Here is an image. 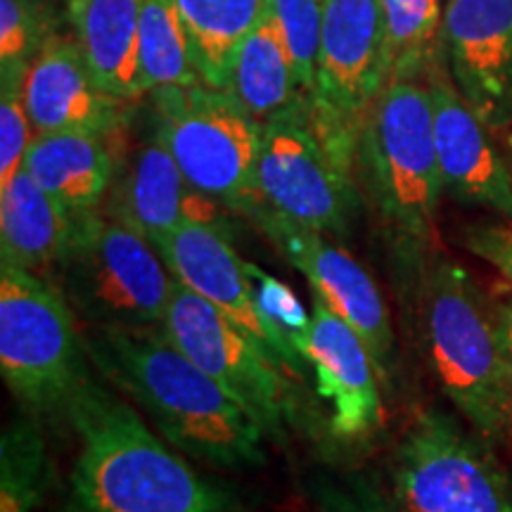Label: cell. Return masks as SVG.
Segmentation results:
<instances>
[{
    "instance_id": "20",
    "label": "cell",
    "mask_w": 512,
    "mask_h": 512,
    "mask_svg": "<svg viewBox=\"0 0 512 512\" xmlns=\"http://www.w3.org/2000/svg\"><path fill=\"white\" fill-rule=\"evenodd\" d=\"M74 230V216L24 166L0 188V264L53 273Z\"/></svg>"
},
{
    "instance_id": "2",
    "label": "cell",
    "mask_w": 512,
    "mask_h": 512,
    "mask_svg": "<svg viewBox=\"0 0 512 512\" xmlns=\"http://www.w3.org/2000/svg\"><path fill=\"white\" fill-rule=\"evenodd\" d=\"M79 453L67 512H230L226 489L197 475L131 403L88 377L69 403Z\"/></svg>"
},
{
    "instance_id": "28",
    "label": "cell",
    "mask_w": 512,
    "mask_h": 512,
    "mask_svg": "<svg viewBox=\"0 0 512 512\" xmlns=\"http://www.w3.org/2000/svg\"><path fill=\"white\" fill-rule=\"evenodd\" d=\"M266 8L278 19L297 69L299 86L313 102L325 0H266Z\"/></svg>"
},
{
    "instance_id": "7",
    "label": "cell",
    "mask_w": 512,
    "mask_h": 512,
    "mask_svg": "<svg viewBox=\"0 0 512 512\" xmlns=\"http://www.w3.org/2000/svg\"><path fill=\"white\" fill-rule=\"evenodd\" d=\"M152 128L192 188L228 211L254 214L261 204L256 185L261 121L233 93L204 83L157 88Z\"/></svg>"
},
{
    "instance_id": "3",
    "label": "cell",
    "mask_w": 512,
    "mask_h": 512,
    "mask_svg": "<svg viewBox=\"0 0 512 512\" xmlns=\"http://www.w3.org/2000/svg\"><path fill=\"white\" fill-rule=\"evenodd\" d=\"M356 169L387 235L396 275L418 297L430 264L441 181L430 83L392 76L356 140Z\"/></svg>"
},
{
    "instance_id": "19",
    "label": "cell",
    "mask_w": 512,
    "mask_h": 512,
    "mask_svg": "<svg viewBox=\"0 0 512 512\" xmlns=\"http://www.w3.org/2000/svg\"><path fill=\"white\" fill-rule=\"evenodd\" d=\"M24 169L62 204L74 219L100 211L110 190L117 159L105 133L55 131L31 140Z\"/></svg>"
},
{
    "instance_id": "11",
    "label": "cell",
    "mask_w": 512,
    "mask_h": 512,
    "mask_svg": "<svg viewBox=\"0 0 512 512\" xmlns=\"http://www.w3.org/2000/svg\"><path fill=\"white\" fill-rule=\"evenodd\" d=\"M162 330L221 389L245 406L271 437H283L290 387L280 366L233 318L174 280Z\"/></svg>"
},
{
    "instance_id": "29",
    "label": "cell",
    "mask_w": 512,
    "mask_h": 512,
    "mask_svg": "<svg viewBox=\"0 0 512 512\" xmlns=\"http://www.w3.org/2000/svg\"><path fill=\"white\" fill-rule=\"evenodd\" d=\"M311 498L318 512H401L389 491L363 472L316 477L311 482Z\"/></svg>"
},
{
    "instance_id": "10",
    "label": "cell",
    "mask_w": 512,
    "mask_h": 512,
    "mask_svg": "<svg viewBox=\"0 0 512 512\" xmlns=\"http://www.w3.org/2000/svg\"><path fill=\"white\" fill-rule=\"evenodd\" d=\"M347 169L320 138L311 105L261 124V207L280 219L325 235L347 233L354 216V188Z\"/></svg>"
},
{
    "instance_id": "12",
    "label": "cell",
    "mask_w": 512,
    "mask_h": 512,
    "mask_svg": "<svg viewBox=\"0 0 512 512\" xmlns=\"http://www.w3.org/2000/svg\"><path fill=\"white\" fill-rule=\"evenodd\" d=\"M254 221L290 264L304 275L318 302L361 335L375 358L382 384L394 380L396 339L382 292L366 268L328 235L280 219L271 209L256 207Z\"/></svg>"
},
{
    "instance_id": "27",
    "label": "cell",
    "mask_w": 512,
    "mask_h": 512,
    "mask_svg": "<svg viewBox=\"0 0 512 512\" xmlns=\"http://www.w3.org/2000/svg\"><path fill=\"white\" fill-rule=\"evenodd\" d=\"M53 0H0V72L24 79L29 62L55 34Z\"/></svg>"
},
{
    "instance_id": "17",
    "label": "cell",
    "mask_w": 512,
    "mask_h": 512,
    "mask_svg": "<svg viewBox=\"0 0 512 512\" xmlns=\"http://www.w3.org/2000/svg\"><path fill=\"white\" fill-rule=\"evenodd\" d=\"M427 83L444 190L460 204L491 209L512 221V176L486 133V124L467 105L441 64L430 69Z\"/></svg>"
},
{
    "instance_id": "5",
    "label": "cell",
    "mask_w": 512,
    "mask_h": 512,
    "mask_svg": "<svg viewBox=\"0 0 512 512\" xmlns=\"http://www.w3.org/2000/svg\"><path fill=\"white\" fill-rule=\"evenodd\" d=\"M50 275L86 328H162L176 280L150 240L100 211L76 219Z\"/></svg>"
},
{
    "instance_id": "9",
    "label": "cell",
    "mask_w": 512,
    "mask_h": 512,
    "mask_svg": "<svg viewBox=\"0 0 512 512\" xmlns=\"http://www.w3.org/2000/svg\"><path fill=\"white\" fill-rule=\"evenodd\" d=\"M387 81L380 0H325L311 117L347 169L356 162L358 133Z\"/></svg>"
},
{
    "instance_id": "13",
    "label": "cell",
    "mask_w": 512,
    "mask_h": 512,
    "mask_svg": "<svg viewBox=\"0 0 512 512\" xmlns=\"http://www.w3.org/2000/svg\"><path fill=\"white\" fill-rule=\"evenodd\" d=\"M159 254L178 283L190 287L228 318H233L280 368H290L299 375L304 373L306 361L302 354L268 323L256 306L247 261H242L230 245L228 228L185 221L166 238Z\"/></svg>"
},
{
    "instance_id": "26",
    "label": "cell",
    "mask_w": 512,
    "mask_h": 512,
    "mask_svg": "<svg viewBox=\"0 0 512 512\" xmlns=\"http://www.w3.org/2000/svg\"><path fill=\"white\" fill-rule=\"evenodd\" d=\"M48 446L31 418L5 425L0 437V512H34L48 486Z\"/></svg>"
},
{
    "instance_id": "16",
    "label": "cell",
    "mask_w": 512,
    "mask_h": 512,
    "mask_svg": "<svg viewBox=\"0 0 512 512\" xmlns=\"http://www.w3.org/2000/svg\"><path fill=\"white\" fill-rule=\"evenodd\" d=\"M219 204L185 181L176 159L152 128V136L117 164L105 214L143 235L157 249L185 221L226 228Z\"/></svg>"
},
{
    "instance_id": "24",
    "label": "cell",
    "mask_w": 512,
    "mask_h": 512,
    "mask_svg": "<svg viewBox=\"0 0 512 512\" xmlns=\"http://www.w3.org/2000/svg\"><path fill=\"white\" fill-rule=\"evenodd\" d=\"M138 57L140 86L145 95L166 86L202 83L176 0H143Z\"/></svg>"
},
{
    "instance_id": "21",
    "label": "cell",
    "mask_w": 512,
    "mask_h": 512,
    "mask_svg": "<svg viewBox=\"0 0 512 512\" xmlns=\"http://www.w3.org/2000/svg\"><path fill=\"white\" fill-rule=\"evenodd\" d=\"M140 8L143 0H69L67 17L88 67L107 95L136 100L140 86Z\"/></svg>"
},
{
    "instance_id": "33",
    "label": "cell",
    "mask_w": 512,
    "mask_h": 512,
    "mask_svg": "<svg viewBox=\"0 0 512 512\" xmlns=\"http://www.w3.org/2000/svg\"><path fill=\"white\" fill-rule=\"evenodd\" d=\"M498 316V328H501V339L505 358H508V370H510V389H512V302L496 306Z\"/></svg>"
},
{
    "instance_id": "32",
    "label": "cell",
    "mask_w": 512,
    "mask_h": 512,
    "mask_svg": "<svg viewBox=\"0 0 512 512\" xmlns=\"http://www.w3.org/2000/svg\"><path fill=\"white\" fill-rule=\"evenodd\" d=\"M467 245L475 254L498 268L512 285V221L510 226H479L467 233Z\"/></svg>"
},
{
    "instance_id": "8",
    "label": "cell",
    "mask_w": 512,
    "mask_h": 512,
    "mask_svg": "<svg viewBox=\"0 0 512 512\" xmlns=\"http://www.w3.org/2000/svg\"><path fill=\"white\" fill-rule=\"evenodd\" d=\"M387 491L401 512H512V477L494 444L441 408L401 434Z\"/></svg>"
},
{
    "instance_id": "25",
    "label": "cell",
    "mask_w": 512,
    "mask_h": 512,
    "mask_svg": "<svg viewBox=\"0 0 512 512\" xmlns=\"http://www.w3.org/2000/svg\"><path fill=\"white\" fill-rule=\"evenodd\" d=\"M389 79L427 76L441 55V0H380Z\"/></svg>"
},
{
    "instance_id": "15",
    "label": "cell",
    "mask_w": 512,
    "mask_h": 512,
    "mask_svg": "<svg viewBox=\"0 0 512 512\" xmlns=\"http://www.w3.org/2000/svg\"><path fill=\"white\" fill-rule=\"evenodd\" d=\"M297 351L313 368L318 394L330 408V432L342 441L373 437L384 422L380 373L361 335L313 299L311 325Z\"/></svg>"
},
{
    "instance_id": "1",
    "label": "cell",
    "mask_w": 512,
    "mask_h": 512,
    "mask_svg": "<svg viewBox=\"0 0 512 512\" xmlns=\"http://www.w3.org/2000/svg\"><path fill=\"white\" fill-rule=\"evenodd\" d=\"M88 361L171 446L223 470L264 465V427L162 328H86Z\"/></svg>"
},
{
    "instance_id": "34",
    "label": "cell",
    "mask_w": 512,
    "mask_h": 512,
    "mask_svg": "<svg viewBox=\"0 0 512 512\" xmlns=\"http://www.w3.org/2000/svg\"><path fill=\"white\" fill-rule=\"evenodd\" d=\"M510 147H512V136H510Z\"/></svg>"
},
{
    "instance_id": "18",
    "label": "cell",
    "mask_w": 512,
    "mask_h": 512,
    "mask_svg": "<svg viewBox=\"0 0 512 512\" xmlns=\"http://www.w3.org/2000/svg\"><path fill=\"white\" fill-rule=\"evenodd\" d=\"M22 100L38 133L93 131L110 136L124 119V100L95 81L76 36L53 34L29 62Z\"/></svg>"
},
{
    "instance_id": "4",
    "label": "cell",
    "mask_w": 512,
    "mask_h": 512,
    "mask_svg": "<svg viewBox=\"0 0 512 512\" xmlns=\"http://www.w3.org/2000/svg\"><path fill=\"white\" fill-rule=\"evenodd\" d=\"M415 299L439 387L472 430L503 444L512 432V389L496 309L446 254L432 256Z\"/></svg>"
},
{
    "instance_id": "6",
    "label": "cell",
    "mask_w": 512,
    "mask_h": 512,
    "mask_svg": "<svg viewBox=\"0 0 512 512\" xmlns=\"http://www.w3.org/2000/svg\"><path fill=\"white\" fill-rule=\"evenodd\" d=\"M79 318L48 275L0 264V373L31 413H67L88 380Z\"/></svg>"
},
{
    "instance_id": "22",
    "label": "cell",
    "mask_w": 512,
    "mask_h": 512,
    "mask_svg": "<svg viewBox=\"0 0 512 512\" xmlns=\"http://www.w3.org/2000/svg\"><path fill=\"white\" fill-rule=\"evenodd\" d=\"M228 91L261 124L311 105V98L299 86L283 29L268 8L242 38Z\"/></svg>"
},
{
    "instance_id": "23",
    "label": "cell",
    "mask_w": 512,
    "mask_h": 512,
    "mask_svg": "<svg viewBox=\"0 0 512 512\" xmlns=\"http://www.w3.org/2000/svg\"><path fill=\"white\" fill-rule=\"evenodd\" d=\"M200 81L228 91L235 53L259 17L266 0H176Z\"/></svg>"
},
{
    "instance_id": "31",
    "label": "cell",
    "mask_w": 512,
    "mask_h": 512,
    "mask_svg": "<svg viewBox=\"0 0 512 512\" xmlns=\"http://www.w3.org/2000/svg\"><path fill=\"white\" fill-rule=\"evenodd\" d=\"M0 81V188H5L24 166L36 131L22 100L24 81Z\"/></svg>"
},
{
    "instance_id": "35",
    "label": "cell",
    "mask_w": 512,
    "mask_h": 512,
    "mask_svg": "<svg viewBox=\"0 0 512 512\" xmlns=\"http://www.w3.org/2000/svg\"><path fill=\"white\" fill-rule=\"evenodd\" d=\"M64 3H69V0H64Z\"/></svg>"
},
{
    "instance_id": "30",
    "label": "cell",
    "mask_w": 512,
    "mask_h": 512,
    "mask_svg": "<svg viewBox=\"0 0 512 512\" xmlns=\"http://www.w3.org/2000/svg\"><path fill=\"white\" fill-rule=\"evenodd\" d=\"M247 273L249 280H252L254 299L259 311L297 349V344L302 342V337L311 325V316L306 313L304 304L299 302V297L292 292L290 285L278 280L275 275H268L264 268L247 261Z\"/></svg>"
},
{
    "instance_id": "14",
    "label": "cell",
    "mask_w": 512,
    "mask_h": 512,
    "mask_svg": "<svg viewBox=\"0 0 512 512\" xmlns=\"http://www.w3.org/2000/svg\"><path fill=\"white\" fill-rule=\"evenodd\" d=\"M441 55L477 117L512 124V0H446Z\"/></svg>"
}]
</instances>
